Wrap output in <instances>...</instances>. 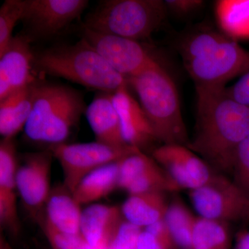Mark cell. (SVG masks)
<instances>
[{"instance_id":"ffe728a7","label":"cell","mask_w":249,"mask_h":249,"mask_svg":"<svg viewBox=\"0 0 249 249\" xmlns=\"http://www.w3.org/2000/svg\"><path fill=\"white\" fill-rule=\"evenodd\" d=\"M36 82L0 101V134L3 138H14L24 129L32 111Z\"/></svg>"},{"instance_id":"8fae6325","label":"cell","mask_w":249,"mask_h":249,"mask_svg":"<svg viewBox=\"0 0 249 249\" xmlns=\"http://www.w3.org/2000/svg\"><path fill=\"white\" fill-rule=\"evenodd\" d=\"M53 154L50 150L27 154L16 173L18 193L22 204L36 220L43 215L50 196Z\"/></svg>"},{"instance_id":"d6a6232c","label":"cell","mask_w":249,"mask_h":249,"mask_svg":"<svg viewBox=\"0 0 249 249\" xmlns=\"http://www.w3.org/2000/svg\"><path fill=\"white\" fill-rule=\"evenodd\" d=\"M235 249H249V231L242 230L237 234Z\"/></svg>"},{"instance_id":"2e32d148","label":"cell","mask_w":249,"mask_h":249,"mask_svg":"<svg viewBox=\"0 0 249 249\" xmlns=\"http://www.w3.org/2000/svg\"><path fill=\"white\" fill-rule=\"evenodd\" d=\"M113 102L120 118L121 129L127 145L142 150L159 141L146 114L128 90L126 83L112 95Z\"/></svg>"},{"instance_id":"4dcf8cb0","label":"cell","mask_w":249,"mask_h":249,"mask_svg":"<svg viewBox=\"0 0 249 249\" xmlns=\"http://www.w3.org/2000/svg\"><path fill=\"white\" fill-rule=\"evenodd\" d=\"M175 244L167 242L142 229L137 240L136 249H172Z\"/></svg>"},{"instance_id":"5b68a950","label":"cell","mask_w":249,"mask_h":249,"mask_svg":"<svg viewBox=\"0 0 249 249\" xmlns=\"http://www.w3.org/2000/svg\"><path fill=\"white\" fill-rule=\"evenodd\" d=\"M86 108L78 90L36 81L32 111L24 132L34 142L51 145L63 143Z\"/></svg>"},{"instance_id":"52a82bcc","label":"cell","mask_w":249,"mask_h":249,"mask_svg":"<svg viewBox=\"0 0 249 249\" xmlns=\"http://www.w3.org/2000/svg\"><path fill=\"white\" fill-rule=\"evenodd\" d=\"M49 150L61 165L63 185L72 194L80 181L91 172L142 151L137 147H116L98 142L85 143L66 142L51 145Z\"/></svg>"},{"instance_id":"d6986e66","label":"cell","mask_w":249,"mask_h":249,"mask_svg":"<svg viewBox=\"0 0 249 249\" xmlns=\"http://www.w3.org/2000/svg\"><path fill=\"white\" fill-rule=\"evenodd\" d=\"M73 194L62 185L52 190L42 217L59 231L80 234L82 211Z\"/></svg>"},{"instance_id":"7c38bea8","label":"cell","mask_w":249,"mask_h":249,"mask_svg":"<svg viewBox=\"0 0 249 249\" xmlns=\"http://www.w3.org/2000/svg\"><path fill=\"white\" fill-rule=\"evenodd\" d=\"M118 188L129 196L150 192H178L179 187L155 160L142 151L121 160Z\"/></svg>"},{"instance_id":"3957f363","label":"cell","mask_w":249,"mask_h":249,"mask_svg":"<svg viewBox=\"0 0 249 249\" xmlns=\"http://www.w3.org/2000/svg\"><path fill=\"white\" fill-rule=\"evenodd\" d=\"M34 68L100 92L113 94L127 83L84 37L74 45H59L35 53Z\"/></svg>"},{"instance_id":"ac0fdd59","label":"cell","mask_w":249,"mask_h":249,"mask_svg":"<svg viewBox=\"0 0 249 249\" xmlns=\"http://www.w3.org/2000/svg\"><path fill=\"white\" fill-rule=\"evenodd\" d=\"M112 93L99 92L86 108L85 115L96 142L112 147L127 146ZM131 146V145H130Z\"/></svg>"},{"instance_id":"603a6c76","label":"cell","mask_w":249,"mask_h":249,"mask_svg":"<svg viewBox=\"0 0 249 249\" xmlns=\"http://www.w3.org/2000/svg\"><path fill=\"white\" fill-rule=\"evenodd\" d=\"M223 34L232 40H249V0H219L214 7Z\"/></svg>"},{"instance_id":"1f68e13d","label":"cell","mask_w":249,"mask_h":249,"mask_svg":"<svg viewBox=\"0 0 249 249\" xmlns=\"http://www.w3.org/2000/svg\"><path fill=\"white\" fill-rule=\"evenodd\" d=\"M167 9L175 14H189L196 11L204 4L201 0H166L165 1Z\"/></svg>"},{"instance_id":"9c48e42d","label":"cell","mask_w":249,"mask_h":249,"mask_svg":"<svg viewBox=\"0 0 249 249\" xmlns=\"http://www.w3.org/2000/svg\"><path fill=\"white\" fill-rule=\"evenodd\" d=\"M83 33V37L126 80L160 62L139 41L97 32L85 27Z\"/></svg>"},{"instance_id":"8992f818","label":"cell","mask_w":249,"mask_h":249,"mask_svg":"<svg viewBox=\"0 0 249 249\" xmlns=\"http://www.w3.org/2000/svg\"><path fill=\"white\" fill-rule=\"evenodd\" d=\"M167 11L161 0H106L88 14L83 27L139 41L160 27Z\"/></svg>"},{"instance_id":"9a60e30c","label":"cell","mask_w":249,"mask_h":249,"mask_svg":"<svg viewBox=\"0 0 249 249\" xmlns=\"http://www.w3.org/2000/svg\"><path fill=\"white\" fill-rule=\"evenodd\" d=\"M18 167L14 138H3L0 142V224L14 237L21 231L17 206Z\"/></svg>"},{"instance_id":"4316f807","label":"cell","mask_w":249,"mask_h":249,"mask_svg":"<svg viewBox=\"0 0 249 249\" xmlns=\"http://www.w3.org/2000/svg\"><path fill=\"white\" fill-rule=\"evenodd\" d=\"M52 249H93L81 234H68L52 227L44 217L37 219Z\"/></svg>"},{"instance_id":"44dd1931","label":"cell","mask_w":249,"mask_h":249,"mask_svg":"<svg viewBox=\"0 0 249 249\" xmlns=\"http://www.w3.org/2000/svg\"><path fill=\"white\" fill-rule=\"evenodd\" d=\"M168 206L165 193L150 192L131 195L121 209L127 222L144 229L164 219Z\"/></svg>"},{"instance_id":"484cf974","label":"cell","mask_w":249,"mask_h":249,"mask_svg":"<svg viewBox=\"0 0 249 249\" xmlns=\"http://www.w3.org/2000/svg\"><path fill=\"white\" fill-rule=\"evenodd\" d=\"M26 0H6L0 9V54L14 38L13 31L18 21L22 20Z\"/></svg>"},{"instance_id":"e0dca14e","label":"cell","mask_w":249,"mask_h":249,"mask_svg":"<svg viewBox=\"0 0 249 249\" xmlns=\"http://www.w3.org/2000/svg\"><path fill=\"white\" fill-rule=\"evenodd\" d=\"M124 220L117 206L91 204L82 213L80 233L93 249H107Z\"/></svg>"},{"instance_id":"5bb4252c","label":"cell","mask_w":249,"mask_h":249,"mask_svg":"<svg viewBox=\"0 0 249 249\" xmlns=\"http://www.w3.org/2000/svg\"><path fill=\"white\" fill-rule=\"evenodd\" d=\"M31 42L24 34L15 36L0 54V101L36 81L33 76L35 53Z\"/></svg>"},{"instance_id":"cb8c5ba5","label":"cell","mask_w":249,"mask_h":249,"mask_svg":"<svg viewBox=\"0 0 249 249\" xmlns=\"http://www.w3.org/2000/svg\"><path fill=\"white\" fill-rule=\"evenodd\" d=\"M164 220L175 245L183 249H192V236L196 217L181 199H175L169 204Z\"/></svg>"},{"instance_id":"7a4b0ae2","label":"cell","mask_w":249,"mask_h":249,"mask_svg":"<svg viewBox=\"0 0 249 249\" xmlns=\"http://www.w3.org/2000/svg\"><path fill=\"white\" fill-rule=\"evenodd\" d=\"M178 51L196 88H225L249 72V52L223 33L193 31L180 40Z\"/></svg>"},{"instance_id":"ba28073f","label":"cell","mask_w":249,"mask_h":249,"mask_svg":"<svg viewBox=\"0 0 249 249\" xmlns=\"http://www.w3.org/2000/svg\"><path fill=\"white\" fill-rule=\"evenodd\" d=\"M190 198L199 217L227 224L249 219V196L222 174L214 172L204 185L190 191Z\"/></svg>"},{"instance_id":"30bf717a","label":"cell","mask_w":249,"mask_h":249,"mask_svg":"<svg viewBox=\"0 0 249 249\" xmlns=\"http://www.w3.org/2000/svg\"><path fill=\"white\" fill-rule=\"evenodd\" d=\"M88 4L87 0H26L23 34L31 42L56 35L79 17Z\"/></svg>"},{"instance_id":"4fadbf2b","label":"cell","mask_w":249,"mask_h":249,"mask_svg":"<svg viewBox=\"0 0 249 249\" xmlns=\"http://www.w3.org/2000/svg\"><path fill=\"white\" fill-rule=\"evenodd\" d=\"M152 157L168 173L180 189L199 188L213 174L201 157L185 145L163 144L152 151Z\"/></svg>"},{"instance_id":"83f0119b","label":"cell","mask_w":249,"mask_h":249,"mask_svg":"<svg viewBox=\"0 0 249 249\" xmlns=\"http://www.w3.org/2000/svg\"><path fill=\"white\" fill-rule=\"evenodd\" d=\"M232 181L249 196V134L237 147Z\"/></svg>"},{"instance_id":"d4e9b609","label":"cell","mask_w":249,"mask_h":249,"mask_svg":"<svg viewBox=\"0 0 249 249\" xmlns=\"http://www.w3.org/2000/svg\"><path fill=\"white\" fill-rule=\"evenodd\" d=\"M227 223L196 218L193 236L192 249H229L230 235Z\"/></svg>"},{"instance_id":"6da1fadb","label":"cell","mask_w":249,"mask_h":249,"mask_svg":"<svg viewBox=\"0 0 249 249\" xmlns=\"http://www.w3.org/2000/svg\"><path fill=\"white\" fill-rule=\"evenodd\" d=\"M195 134L188 147L216 173L232 176L237 147L249 134V108L227 88H196Z\"/></svg>"},{"instance_id":"f546056e","label":"cell","mask_w":249,"mask_h":249,"mask_svg":"<svg viewBox=\"0 0 249 249\" xmlns=\"http://www.w3.org/2000/svg\"><path fill=\"white\" fill-rule=\"evenodd\" d=\"M227 92L236 102L249 108V72L241 77L231 88H227Z\"/></svg>"},{"instance_id":"277c9868","label":"cell","mask_w":249,"mask_h":249,"mask_svg":"<svg viewBox=\"0 0 249 249\" xmlns=\"http://www.w3.org/2000/svg\"><path fill=\"white\" fill-rule=\"evenodd\" d=\"M163 144L189 145L176 85L160 62L127 79Z\"/></svg>"},{"instance_id":"7402d4cb","label":"cell","mask_w":249,"mask_h":249,"mask_svg":"<svg viewBox=\"0 0 249 249\" xmlns=\"http://www.w3.org/2000/svg\"><path fill=\"white\" fill-rule=\"evenodd\" d=\"M121 160L95 170L80 181L73 193L80 206L96 202L118 188Z\"/></svg>"},{"instance_id":"f1b7e54d","label":"cell","mask_w":249,"mask_h":249,"mask_svg":"<svg viewBox=\"0 0 249 249\" xmlns=\"http://www.w3.org/2000/svg\"><path fill=\"white\" fill-rule=\"evenodd\" d=\"M142 228L124 219L108 245L107 249H136Z\"/></svg>"}]
</instances>
